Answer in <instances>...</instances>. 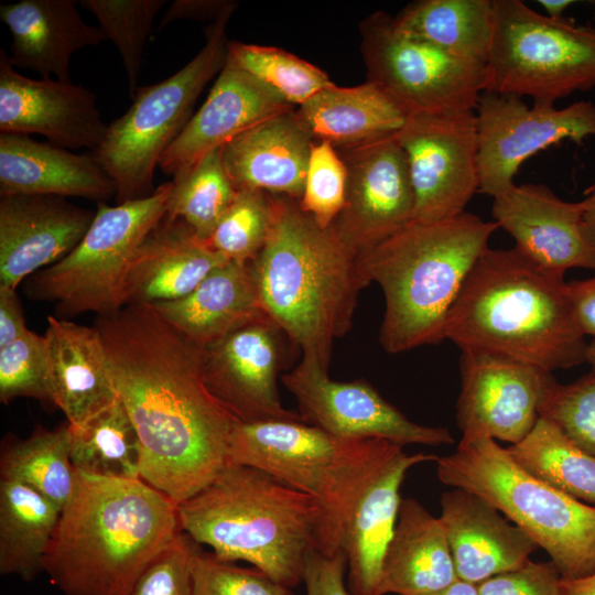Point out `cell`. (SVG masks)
I'll return each instance as SVG.
<instances>
[{
    "mask_svg": "<svg viewBox=\"0 0 595 595\" xmlns=\"http://www.w3.org/2000/svg\"><path fill=\"white\" fill-rule=\"evenodd\" d=\"M94 326L140 442V478L178 506L228 465L239 420L207 389L199 349L151 305H126Z\"/></svg>",
    "mask_w": 595,
    "mask_h": 595,
    "instance_id": "cell-1",
    "label": "cell"
},
{
    "mask_svg": "<svg viewBox=\"0 0 595 595\" xmlns=\"http://www.w3.org/2000/svg\"><path fill=\"white\" fill-rule=\"evenodd\" d=\"M180 532L178 506L143 479L77 472L43 572L65 595H126Z\"/></svg>",
    "mask_w": 595,
    "mask_h": 595,
    "instance_id": "cell-2",
    "label": "cell"
},
{
    "mask_svg": "<svg viewBox=\"0 0 595 595\" xmlns=\"http://www.w3.org/2000/svg\"><path fill=\"white\" fill-rule=\"evenodd\" d=\"M271 207L268 237L251 262L261 309L302 357L328 369L334 342L349 332L370 280L333 225L322 228L289 197L271 195Z\"/></svg>",
    "mask_w": 595,
    "mask_h": 595,
    "instance_id": "cell-3",
    "label": "cell"
},
{
    "mask_svg": "<svg viewBox=\"0 0 595 595\" xmlns=\"http://www.w3.org/2000/svg\"><path fill=\"white\" fill-rule=\"evenodd\" d=\"M444 337L461 349L500 354L549 372L585 363L588 346L564 274L515 247L482 253L448 312Z\"/></svg>",
    "mask_w": 595,
    "mask_h": 595,
    "instance_id": "cell-4",
    "label": "cell"
},
{
    "mask_svg": "<svg viewBox=\"0 0 595 595\" xmlns=\"http://www.w3.org/2000/svg\"><path fill=\"white\" fill-rule=\"evenodd\" d=\"M181 531L223 561H245L275 582H303L307 554L326 553V513L314 497L255 467L228 464L178 505Z\"/></svg>",
    "mask_w": 595,
    "mask_h": 595,
    "instance_id": "cell-5",
    "label": "cell"
},
{
    "mask_svg": "<svg viewBox=\"0 0 595 595\" xmlns=\"http://www.w3.org/2000/svg\"><path fill=\"white\" fill-rule=\"evenodd\" d=\"M497 228L467 212L437 223L411 221L361 256L370 282L383 293L379 342L387 353L445 339L448 312Z\"/></svg>",
    "mask_w": 595,
    "mask_h": 595,
    "instance_id": "cell-6",
    "label": "cell"
},
{
    "mask_svg": "<svg viewBox=\"0 0 595 595\" xmlns=\"http://www.w3.org/2000/svg\"><path fill=\"white\" fill-rule=\"evenodd\" d=\"M437 478L474 493L527 532L562 578L595 571V506L577 500L523 469L496 440L458 443L436 459Z\"/></svg>",
    "mask_w": 595,
    "mask_h": 595,
    "instance_id": "cell-7",
    "label": "cell"
},
{
    "mask_svg": "<svg viewBox=\"0 0 595 595\" xmlns=\"http://www.w3.org/2000/svg\"><path fill=\"white\" fill-rule=\"evenodd\" d=\"M232 2L205 31L202 50L169 78L139 86L129 109L110 125L99 148L90 152L116 187L117 204L151 195L156 166L192 118L207 83L219 74L228 54L226 29Z\"/></svg>",
    "mask_w": 595,
    "mask_h": 595,
    "instance_id": "cell-8",
    "label": "cell"
},
{
    "mask_svg": "<svg viewBox=\"0 0 595 595\" xmlns=\"http://www.w3.org/2000/svg\"><path fill=\"white\" fill-rule=\"evenodd\" d=\"M172 182L143 198L108 206L95 218L76 248L26 279L29 299L51 302L57 317L86 312L112 314L126 305V281L132 258L148 234L164 218Z\"/></svg>",
    "mask_w": 595,
    "mask_h": 595,
    "instance_id": "cell-9",
    "label": "cell"
},
{
    "mask_svg": "<svg viewBox=\"0 0 595 595\" xmlns=\"http://www.w3.org/2000/svg\"><path fill=\"white\" fill-rule=\"evenodd\" d=\"M494 8L485 91L550 108L595 87V26L552 19L521 0H494Z\"/></svg>",
    "mask_w": 595,
    "mask_h": 595,
    "instance_id": "cell-10",
    "label": "cell"
},
{
    "mask_svg": "<svg viewBox=\"0 0 595 595\" xmlns=\"http://www.w3.org/2000/svg\"><path fill=\"white\" fill-rule=\"evenodd\" d=\"M379 441L339 439L304 421H239L228 464L255 467L317 499L326 513L327 553H334L345 504Z\"/></svg>",
    "mask_w": 595,
    "mask_h": 595,
    "instance_id": "cell-11",
    "label": "cell"
},
{
    "mask_svg": "<svg viewBox=\"0 0 595 595\" xmlns=\"http://www.w3.org/2000/svg\"><path fill=\"white\" fill-rule=\"evenodd\" d=\"M359 28L367 80L388 94L408 117L476 109L485 91L486 65L400 33L386 12L370 14Z\"/></svg>",
    "mask_w": 595,
    "mask_h": 595,
    "instance_id": "cell-12",
    "label": "cell"
},
{
    "mask_svg": "<svg viewBox=\"0 0 595 595\" xmlns=\"http://www.w3.org/2000/svg\"><path fill=\"white\" fill-rule=\"evenodd\" d=\"M397 137L414 196L412 221L431 224L465 213L479 192L475 110L410 116Z\"/></svg>",
    "mask_w": 595,
    "mask_h": 595,
    "instance_id": "cell-13",
    "label": "cell"
},
{
    "mask_svg": "<svg viewBox=\"0 0 595 595\" xmlns=\"http://www.w3.org/2000/svg\"><path fill=\"white\" fill-rule=\"evenodd\" d=\"M479 192L493 198L515 185L513 177L530 156L563 140L583 145L595 137V105L529 107L520 97L484 91L476 109Z\"/></svg>",
    "mask_w": 595,
    "mask_h": 595,
    "instance_id": "cell-14",
    "label": "cell"
},
{
    "mask_svg": "<svg viewBox=\"0 0 595 595\" xmlns=\"http://www.w3.org/2000/svg\"><path fill=\"white\" fill-rule=\"evenodd\" d=\"M281 381L295 397L302 420L336 437L379 439L400 446L454 443L447 429L409 420L368 381L332 380L327 369L314 359L302 357Z\"/></svg>",
    "mask_w": 595,
    "mask_h": 595,
    "instance_id": "cell-15",
    "label": "cell"
},
{
    "mask_svg": "<svg viewBox=\"0 0 595 595\" xmlns=\"http://www.w3.org/2000/svg\"><path fill=\"white\" fill-rule=\"evenodd\" d=\"M461 350L459 443L480 437L521 442L540 418L541 401L555 380L552 372L496 353Z\"/></svg>",
    "mask_w": 595,
    "mask_h": 595,
    "instance_id": "cell-16",
    "label": "cell"
},
{
    "mask_svg": "<svg viewBox=\"0 0 595 595\" xmlns=\"http://www.w3.org/2000/svg\"><path fill=\"white\" fill-rule=\"evenodd\" d=\"M436 459L434 454H408L403 446L380 440L345 504L338 524L350 595H378L382 561L397 523L405 474L418 464Z\"/></svg>",
    "mask_w": 595,
    "mask_h": 595,
    "instance_id": "cell-17",
    "label": "cell"
},
{
    "mask_svg": "<svg viewBox=\"0 0 595 595\" xmlns=\"http://www.w3.org/2000/svg\"><path fill=\"white\" fill-rule=\"evenodd\" d=\"M284 336L263 315L199 349L207 389L240 422L303 421L283 407L278 392Z\"/></svg>",
    "mask_w": 595,
    "mask_h": 595,
    "instance_id": "cell-18",
    "label": "cell"
},
{
    "mask_svg": "<svg viewBox=\"0 0 595 595\" xmlns=\"http://www.w3.org/2000/svg\"><path fill=\"white\" fill-rule=\"evenodd\" d=\"M347 169L345 206L332 224L360 256L412 221L414 196L397 133L360 147L336 149Z\"/></svg>",
    "mask_w": 595,
    "mask_h": 595,
    "instance_id": "cell-19",
    "label": "cell"
},
{
    "mask_svg": "<svg viewBox=\"0 0 595 595\" xmlns=\"http://www.w3.org/2000/svg\"><path fill=\"white\" fill-rule=\"evenodd\" d=\"M107 129L91 90L72 82L21 75L0 50L1 133H37L56 147L94 152Z\"/></svg>",
    "mask_w": 595,
    "mask_h": 595,
    "instance_id": "cell-20",
    "label": "cell"
},
{
    "mask_svg": "<svg viewBox=\"0 0 595 595\" xmlns=\"http://www.w3.org/2000/svg\"><path fill=\"white\" fill-rule=\"evenodd\" d=\"M584 199L566 202L543 184H515L494 198V221L515 240L526 257L541 267L565 273L595 269V247L586 237Z\"/></svg>",
    "mask_w": 595,
    "mask_h": 595,
    "instance_id": "cell-21",
    "label": "cell"
},
{
    "mask_svg": "<svg viewBox=\"0 0 595 595\" xmlns=\"http://www.w3.org/2000/svg\"><path fill=\"white\" fill-rule=\"evenodd\" d=\"M96 212L54 195L0 196V286L15 289L80 242Z\"/></svg>",
    "mask_w": 595,
    "mask_h": 595,
    "instance_id": "cell-22",
    "label": "cell"
},
{
    "mask_svg": "<svg viewBox=\"0 0 595 595\" xmlns=\"http://www.w3.org/2000/svg\"><path fill=\"white\" fill-rule=\"evenodd\" d=\"M294 108L227 56L206 100L163 153L159 167L175 178L208 152L257 123Z\"/></svg>",
    "mask_w": 595,
    "mask_h": 595,
    "instance_id": "cell-23",
    "label": "cell"
},
{
    "mask_svg": "<svg viewBox=\"0 0 595 595\" xmlns=\"http://www.w3.org/2000/svg\"><path fill=\"white\" fill-rule=\"evenodd\" d=\"M458 580L479 584L520 567L536 541L480 496L454 488L441 496L439 517Z\"/></svg>",
    "mask_w": 595,
    "mask_h": 595,
    "instance_id": "cell-24",
    "label": "cell"
},
{
    "mask_svg": "<svg viewBox=\"0 0 595 595\" xmlns=\"http://www.w3.org/2000/svg\"><path fill=\"white\" fill-rule=\"evenodd\" d=\"M314 142L294 108L257 123L226 143L223 163L237 192L261 191L300 202Z\"/></svg>",
    "mask_w": 595,
    "mask_h": 595,
    "instance_id": "cell-25",
    "label": "cell"
},
{
    "mask_svg": "<svg viewBox=\"0 0 595 595\" xmlns=\"http://www.w3.org/2000/svg\"><path fill=\"white\" fill-rule=\"evenodd\" d=\"M53 403L83 428L118 399L107 354L95 326L47 317L44 334Z\"/></svg>",
    "mask_w": 595,
    "mask_h": 595,
    "instance_id": "cell-26",
    "label": "cell"
},
{
    "mask_svg": "<svg viewBox=\"0 0 595 595\" xmlns=\"http://www.w3.org/2000/svg\"><path fill=\"white\" fill-rule=\"evenodd\" d=\"M0 19L11 41L14 67L36 72L41 78L71 82L73 54L107 41L99 26L87 24L74 0H21L0 7Z\"/></svg>",
    "mask_w": 595,
    "mask_h": 595,
    "instance_id": "cell-27",
    "label": "cell"
},
{
    "mask_svg": "<svg viewBox=\"0 0 595 595\" xmlns=\"http://www.w3.org/2000/svg\"><path fill=\"white\" fill-rule=\"evenodd\" d=\"M227 262L198 239L185 221L164 217L132 258L126 281V305H154L182 299Z\"/></svg>",
    "mask_w": 595,
    "mask_h": 595,
    "instance_id": "cell-28",
    "label": "cell"
},
{
    "mask_svg": "<svg viewBox=\"0 0 595 595\" xmlns=\"http://www.w3.org/2000/svg\"><path fill=\"white\" fill-rule=\"evenodd\" d=\"M54 195L105 203L116 196L106 171L89 154H76L28 134H0V196Z\"/></svg>",
    "mask_w": 595,
    "mask_h": 595,
    "instance_id": "cell-29",
    "label": "cell"
},
{
    "mask_svg": "<svg viewBox=\"0 0 595 595\" xmlns=\"http://www.w3.org/2000/svg\"><path fill=\"white\" fill-rule=\"evenodd\" d=\"M198 349L266 315L250 263L227 262L182 299L151 305Z\"/></svg>",
    "mask_w": 595,
    "mask_h": 595,
    "instance_id": "cell-30",
    "label": "cell"
},
{
    "mask_svg": "<svg viewBox=\"0 0 595 595\" xmlns=\"http://www.w3.org/2000/svg\"><path fill=\"white\" fill-rule=\"evenodd\" d=\"M456 580L440 518L416 499H402L383 556L378 595H430Z\"/></svg>",
    "mask_w": 595,
    "mask_h": 595,
    "instance_id": "cell-31",
    "label": "cell"
},
{
    "mask_svg": "<svg viewBox=\"0 0 595 595\" xmlns=\"http://www.w3.org/2000/svg\"><path fill=\"white\" fill-rule=\"evenodd\" d=\"M296 113L315 141L335 149L360 147L398 133L408 116L378 85L335 84L298 107Z\"/></svg>",
    "mask_w": 595,
    "mask_h": 595,
    "instance_id": "cell-32",
    "label": "cell"
},
{
    "mask_svg": "<svg viewBox=\"0 0 595 595\" xmlns=\"http://www.w3.org/2000/svg\"><path fill=\"white\" fill-rule=\"evenodd\" d=\"M393 24L409 37L486 65L494 34V0H419L394 17Z\"/></svg>",
    "mask_w": 595,
    "mask_h": 595,
    "instance_id": "cell-33",
    "label": "cell"
},
{
    "mask_svg": "<svg viewBox=\"0 0 595 595\" xmlns=\"http://www.w3.org/2000/svg\"><path fill=\"white\" fill-rule=\"evenodd\" d=\"M62 509L31 486L0 480V573L32 582L43 572V559Z\"/></svg>",
    "mask_w": 595,
    "mask_h": 595,
    "instance_id": "cell-34",
    "label": "cell"
},
{
    "mask_svg": "<svg viewBox=\"0 0 595 595\" xmlns=\"http://www.w3.org/2000/svg\"><path fill=\"white\" fill-rule=\"evenodd\" d=\"M528 473L585 504H595V458L554 423L539 418L519 443L506 447Z\"/></svg>",
    "mask_w": 595,
    "mask_h": 595,
    "instance_id": "cell-35",
    "label": "cell"
},
{
    "mask_svg": "<svg viewBox=\"0 0 595 595\" xmlns=\"http://www.w3.org/2000/svg\"><path fill=\"white\" fill-rule=\"evenodd\" d=\"M71 440L68 423L55 430L39 428L26 440L2 451L1 478L24 483L63 509L77 484Z\"/></svg>",
    "mask_w": 595,
    "mask_h": 595,
    "instance_id": "cell-36",
    "label": "cell"
},
{
    "mask_svg": "<svg viewBox=\"0 0 595 595\" xmlns=\"http://www.w3.org/2000/svg\"><path fill=\"white\" fill-rule=\"evenodd\" d=\"M69 428L71 458L77 472L140 478V442L119 399L83 428Z\"/></svg>",
    "mask_w": 595,
    "mask_h": 595,
    "instance_id": "cell-37",
    "label": "cell"
},
{
    "mask_svg": "<svg viewBox=\"0 0 595 595\" xmlns=\"http://www.w3.org/2000/svg\"><path fill=\"white\" fill-rule=\"evenodd\" d=\"M217 148L184 174L173 178L164 217L185 221L206 242L237 191L228 177Z\"/></svg>",
    "mask_w": 595,
    "mask_h": 595,
    "instance_id": "cell-38",
    "label": "cell"
},
{
    "mask_svg": "<svg viewBox=\"0 0 595 595\" xmlns=\"http://www.w3.org/2000/svg\"><path fill=\"white\" fill-rule=\"evenodd\" d=\"M227 56L293 107L334 84L317 66L279 47L228 41Z\"/></svg>",
    "mask_w": 595,
    "mask_h": 595,
    "instance_id": "cell-39",
    "label": "cell"
},
{
    "mask_svg": "<svg viewBox=\"0 0 595 595\" xmlns=\"http://www.w3.org/2000/svg\"><path fill=\"white\" fill-rule=\"evenodd\" d=\"M80 6L98 20L99 28L113 43L123 63L128 93L138 89L141 62L153 21L165 0H82Z\"/></svg>",
    "mask_w": 595,
    "mask_h": 595,
    "instance_id": "cell-40",
    "label": "cell"
},
{
    "mask_svg": "<svg viewBox=\"0 0 595 595\" xmlns=\"http://www.w3.org/2000/svg\"><path fill=\"white\" fill-rule=\"evenodd\" d=\"M271 213L270 194L239 191L206 244L228 261L250 263L266 242Z\"/></svg>",
    "mask_w": 595,
    "mask_h": 595,
    "instance_id": "cell-41",
    "label": "cell"
},
{
    "mask_svg": "<svg viewBox=\"0 0 595 595\" xmlns=\"http://www.w3.org/2000/svg\"><path fill=\"white\" fill-rule=\"evenodd\" d=\"M18 398L53 403L45 337L30 329L0 348V401Z\"/></svg>",
    "mask_w": 595,
    "mask_h": 595,
    "instance_id": "cell-42",
    "label": "cell"
},
{
    "mask_svg": "<svg viewBox=\"0 0 595 595\" xmlns=\"http://www.w3.org/2000/svg\"><path fill=\"white\" fill-rule=\"evenodd\" d=\"M539 416L595 458V368L567 385L554 380L541 401Z\"/></svg>",
    "mask_w": 595,
    "mask_h": 595,
    "instance_id": "cell-43",
    "label": "cell"
},
{
    "mask_svg": "<svg viewBox=\"0 0 595 595\" xmlns=\"http://www.w3.org/2000/svg\"><path fill=\"white\" fill-rule=\"evenodd\" d=\"M347 169L327 141L312 145L300 207L322 228H328L345 206Z\"/></svg>",
    "mask_w": 595,
    "mask_h": 595,
    "instance_id": "cell-44",
    "label": "cell"
},
{
    "mask_svg": "<svg viewBox=\"0 0 595 595\" xmlns=\"http://www.w3.org/2000/svg\"><path fill=\"white\" fill-rule=\"evenodd\" d=\"M193 595H294L260 570L219 560L195 544L192 556Z\"/></svg>",
    "mask_w": 595,
    "mask_h": 595,
    "instance_id": "cell-45",
    "label": "cell"
},
{
    "mask_svg": "<svg viewBox=\"0 0 595 595\" xmlns=\"http://www.w3.org/2000/svg\"><path fill=\"white\" fill-rule=\"evenodd\" d=\"M196 542L180 532L143 570L126 595H193Z\"/></svg>",
    "mask_w": 595,
    "mask_h": 595,
    "instance_id": "cell-46",
    "label": "cell"
},
{
    "mask_svg": "<svg viewBox=\"0 0 595 595\" xmlns=\"http://www.w3.org/2000/svg\"><path fill=\"white\" fill-rule=\"evenodd\" d=\"M562 576L550 560H528L520 567L477 584L479 595H563Z\"/></svg>",
    "mask_w": 595,
    "mask_h": 595,
    "instance_id": "cell-47",
    "label": "cell"
},
{
    "mask_svg": "<svg viewBox=\"0 0 595 595\" xmlns=\"http://www.w3.org/2000/svg\"><path fill=\"white\" fill-rule=\"evenodd\" d=\"M346 569L347 558L343 549L332 554L311 551L303 569L306 595H350L344 580Z\"/></svg>",
    "mask_w": 595,
    "mask_h": 595,
    "instance_id": "cell-48",
    "label": "cell"
},
{
    "mask_svg": "<svg viewBox=\"0 0 595 595\" xmlns=\"http://www.w3.org/2000/svg\"><path fill=\"white\" fill-rule=\"evenodd\" d=\"M225 0H175L161 18L159 30L183 19L214 21L232 3Z\"/></svg>",
    "mask_w": 595,
    "mask_h": 595,
    "instance_id": "cell-49",
    "label": "cell"
},
{
    "mask_svg": "<svg viewBox=\"0 0 595 595\" xmlns=\"http://www.w3.org/2000/svg\"><path fill=\"white\" fill-rule=\"evenodd\" d=\"M567 293L580 328L595 337V275L567 282Z\"/></svg>",
    "mask_w": 595,
    "mask_h": 595,
    "instance_id": "cell-50",
    "label": "cell"
},
{
    "mask_svg": "<svg viewBox=\"0 0 595 595\" xmlns=\"http://www.w3.org/2000/svg\"><path fill=\"white\" fill-rule=\"evenodd\" d=\"M28 329L17 290L0 286V348L19 339Z\"/></svg>",
    "mask_w": 595,
    "mask_h": 595,
    "instance_id": "cell-51",
    "label": "cell"
},
{
    "mask_svg": "<svg viewBox=\"0 0 595 595\" xmlns=\"http://www.w3.org/2000/svg\"><path fill=\"white\" fill-rule=\"evenodd\" d=\"M563 595H595V571L577 578H562Z\"/></svg>",
    "mask_w": 595,
    "mask_h": 595,
    "instance_id": "cell-52",
    "label": "cell"
},
{
    "mask_svg": "<svg viewBox=\"0 0 595 595\" xmlns=\"http://www.w3.org/2000/svg\"><path fill=\"white\" fill-rule=\"evenodd\" d=\"M583 225L586 237L595 247V184L586 192Z\"/></svg>",
    "mask_w": 595,
    "mask_h": 595,
    "instance_id": "cell-53",
    "label": "cell"
},
{
    "mask_svg": "<svg viewBox=\"0 0 595 595\" xmlns=\"http://www.w3.org/2000/svg\"><path fill=\"white\" fill-rule=\"evenodd\" d=\"M430 595H479L477 585L456 580L447 587Z\"/></svg>",
    "mask_w": 595,
    "mask_h": 595,
    "instance_id": "cell-54",
    "label": "cell"
},
{
    "mask_svg": "<svg viewBox=\"0 0 595 595\" xmlns=\"http://www.w3.org/2000/svg\"><path fill=\"white\" fill-rule=\"evenodd\" d=\"M576 1L573 0H539L538 3L545 10L547 15L552 19L563 18V12Z\"/></svg>",
    "mask_w": 595,
    "mask_h": 595,
    "instance_id": "cell-55",
    "label": "cell"
},
{
    "mask_svg": "<svg viewBox=\"0 0 595 595\" xmlns=\"http://www.w3.org/2000/svg\"><path fill=\"white\" fill-rule=\"evenodd\" d=\"M586 361L592 365V368H595V339L588 343L587 353H586Z\"/></svg>",
    "mask_w": 595,
    "mask_h": 595,
    "instance_id": "cell-56",
    "label": "cell"
}]
</instances>
